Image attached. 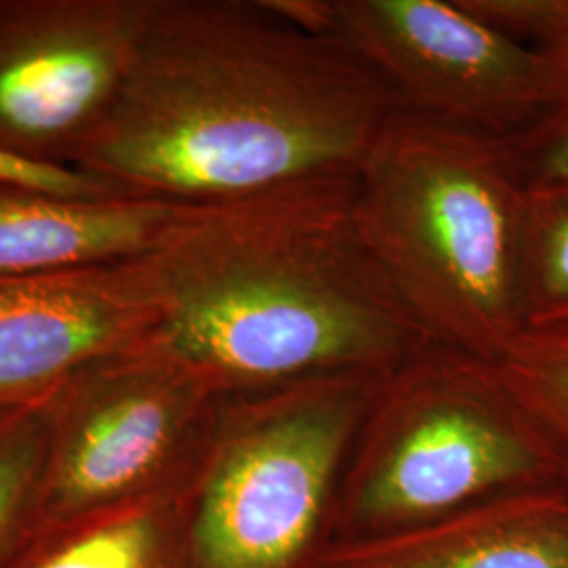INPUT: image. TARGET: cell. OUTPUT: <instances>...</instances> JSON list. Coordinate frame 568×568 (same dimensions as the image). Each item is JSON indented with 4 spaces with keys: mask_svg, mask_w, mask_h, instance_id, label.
I'll use <instances>...</instances> for the list:
<instances>
[{
    "mask_svg": "<svg viewBox=\"0 0 568 568\" xmlns=\"http://www.w3.org/2000/svg\"><path fill=\"white\" fill-rule=\"evenodd\" d=\"M398 102L283 0H140L121 89L68 169L164 203L352 178Z\"/></svg>",
    "mask_w": 568,
    "mask_h": 568,
    "instance_id": "1",
    "label": "cell"
},
{
    "mask_svg": "<svg viewBox=\"0 0 568 568\" xmlns=\"http://www.w3.org/2000/svg\"><path fill=\"white\" fill-rule=\"evenodd\" d=\"M138 264L156 312L143 347L222 398L386 377L434 344L366 246L354 175L180 204Z\"/></svg>",
    "mask_w": 568,
    "mask_h": 568,
    "instance_id": "2",
    "label": "cell"
},
{
    "mask_svg": "<svg viewBox=\"0 0 568 568\" xmlns=\"http://www.w3.org/2000/svg\"><path fill=\"white\" fill-rule=\"evenodd\" d=\"M354 206L427 337L497 363L527 328V187L508 142L398 108L354 173Z\"/></svg>",
    "mask_w": 568,
    "mask_h": 568,
    "instance_id": "3",
    "label": "cell"
},
{
    "mask_svg": "<svg viewBox=\"0 0 568 568\" xmlns=\"http://www.w3.org/2000/svg\"><path fill=\"white\" fill-rule=\"evenodd\" d=\"M549 485H562L558 464L497 365L429 344L377 387L345 466L335 541Z\"/></svg>",
    "mask_w": 568,
    "mask_h": 568,
    "instance_id": "4",
    "label": "cell"
},
{
    "mask_svg": "<svg viewBox=\"0 0 568 568\" xmlns=\"http://www.w3.org/2000/svg\"><path fill=\"white\" fill-rule=\"evenodd\" d=\"M384 377L224 396L187 493V568H318L345 466Z\"/></svg>",
    "mask_w": 568,
    "mask_h": 568,
    "instance_id": "5",
    "label": "cell"
},
{
    "mask_svg": "<svg viewBox=\"0 0 568 568\" xmlns=\"http://www.w3.org/2000/svg\"><path fill=\"white\" fill-rule=\"evenodd\" d=\"M220 400L199 377L148 347L81 371L53 398L28 535L187 487Z\"/></svg>",
    "mask_w": 568,
    "mask_h": 568,
    "instance_id": "6",
    "label": "cell"
},
{
    "mask_svg": "<svg viewBox=\"0 0 568 568\" xmlns=\"http://www.w3.org/2000/svg\"><path fill=\"white\" fill-rule=\"evenodd\" d=\"M365 61L398 108L509 140L568 98L562 70L464 0H283Z\"/></svg>",
    "mask_w": 568,
    "mask_h": 568,
    "instance_id": "7",
    "label": "cell"
},
{
    "mask_svg": "<svg viewBox=\"0 0 568 568\" xmlns=\"http://www.w3.org/2000/svg\"><path fill=\"white\" fill-rule=\"evenodd\" d=\"M140 0H0V148L65 166L121 89Z\"/></svg>",
    "mask_w": 568,
    "mask_h": 568,
    "instance_id": "8",
    "label": "cell"
},
{
    "mask_svg": "<svg viewBox=\"0 0 568 568\" xmlns=\"http://www.w3.org/2000/svg\"><path fill=\"white\" fill-rule=\"evenodd\" d=\"M156 312L138 257L0 278V408L55 394L143 347Z\"/></svg>",
    "mask_w": 568,
    "mask_h": 568,
    "instance_id": "9",
    "label": "cell"
},
{
    "mask_svg": "<svg viewBox=\"0 0 568 568\" xmlns=\"http://www.w3.org/2000/svg\"><path fill=\"white\" fill-rule=\"evenodd\" d=\"M318 568H568V487L525 488L419 527L335 541Z\"/></svg>",
    "mask_w": 568,
    "mask_h": 568,
    "instance_id": "10",
    "label": "cell"
},
{
    "mask_svg": "<svg viewBox=\"0 0 568 568\" xmlns=\"http://www.w3.org/2000/svg\"><path fill=\"white\" fill-rule=\"evenodd\" d=\"M178 206L135 194L74 199L0 185V278L140 257Z\"/></svg>",
    "mask_w": 568,
    "mask_h": 568,
    "instance_id": "11",
    "label": "cell"
},
{
    "mask_svg": "<svg viewBox=\"0 0 568 568\" xmlns=\"http://www.w3.org/2000/svg\"><path fill=\"white\" fill-rule=\"evenodd\" d=\"M190 485L32 532L2 568H187Z\"/></svg>",
    "mask_w": 568,
    "mask_h": 568,
    "instance_id": "12",
    "label": "cell"
},
{
    "mask_svg": "<svg viewBox=\"0 0 568 568\" xmlns=\"http://www.w3.org/2000/svg\"><path fill=\"white\" fill-rule=\"evenodd\" d=\"M495 365L568 487V316L528 325Z\"/></svg>",
    "mask_w": 568,
    "mask_h": 568,
    "instance_id": "13",
    "label": "cell"
},
{
    "mask_svg": "<svg viewBox=\"0 0 568 568\" xmlns=\"http://www.w3.org/2000/svg\"><path fill=\"white\" fill-rule=\"evenodd\" d=\"M55 394L0 408V568L30 530L49 453Z\"/></svg>",
    "mask_w": 568,
    "mask_h": 568,
    "instance_id": "14",
    "label": "cell"
},
{
    "mask_svg": "<svg viewBox=\"0 0 568 568\" xmlns=\"http://www.w3.org/2000/svg\"><path fill=\"white\" fill-rule=\"evenodd\" d=\"M527 326L568 316V185L527 190Z\"/></svg>",
    "mask_w": 568,
    "mask_h": 568,
    "instance_id": "15",
    "label": "cell"
},
{
    "mask_svg": "<svg viewBox=\"0 0 568 568\" xmlns=\"http://www.w3.org/2000/svg\"><path fill=\"white\" fill-rule=\"evenodd\" d=\"M483 20L532 44L568 79V0H464Z\"/></svg>",
    "mask_w": 568,
    "mask_h": 568,
    "instance_id": "16",
    "label": "cell"
},
{
    "mask_svg": "<svg viewBox=\"0 0 568 568\" xmlns=\"http://www.w3.org/2000/svg\"><path fill=\"white\" fill-rule=\"evenodd\" d=\"M506 142L527 190L568 185V98Z\"/></svg>",
    "mask_w": 568,
    "mask_h": 568,
    "instance_id": "17",
    "label": "cell"
},
{
    "mask_svg": "<svg viewBox=\"0 0 568 568\" xmlns=\"http://www.w3.org/2000/svg\"><path fill=\"white\" fill-rule=\"evenodd\" d=\"M0 185L11 187H28L58 196H74V199H100L124 194L110 183L95 180L87 173L55 166V164L34 163L28 159L16 156L0 148Z\"/></svg>",
    "mask_w": 568,
    "mask_h": 568,
    "instance_id": "18",
    "label": "cell"
}]
</instances>
